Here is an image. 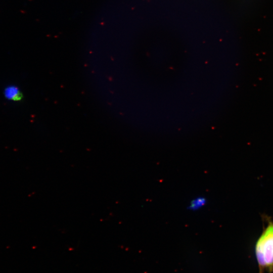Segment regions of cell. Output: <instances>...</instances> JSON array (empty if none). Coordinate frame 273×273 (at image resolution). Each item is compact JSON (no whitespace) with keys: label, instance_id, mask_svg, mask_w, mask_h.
Wrapping results in <instances>:
<instances>
[{"label":"cell","instance_id":"cell-2","mask_svg":"<svg viewBox=\"0 0 273 273\" xmlns=\"http://www.w3.org/2000/svg\"><path fill=\"white\" fill-rule=\"evenodd\" d=\"M207 204V199L203 196L196 197L190 202L188 209L191 211H197L203 208Z\"/></svg>","mask_w":273,"mask_h":273},{"label":"cell","instance_id":"cell-1","mask_svg":"<svg viewBox=\"0 0 273 273\" xmlns=\"http://www.w3.org/2000/svg\"><path fill=\"white\" fill-rule=\"evenodd\" d=\"M259 273L273 272V221L265 228L255 245Z\"/></svg>","mask_w":273,"mask_h":273},{"label":"cell","instance_id":"cell-3","mask_svg":"<svg viewBox=\"0 0 273 273\" xmlns=\"http://www.w3.org/2000/svg\"><path fill=\"white\" fill-rule=\"evenodd\" d=\"M4 94L7 99L14 101L21 100L22 98V93L19 88L15 86L7 87L5 90Z\"/></svg>","mask_w":273,"mask_h":273}]
</instances>
